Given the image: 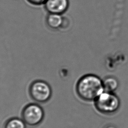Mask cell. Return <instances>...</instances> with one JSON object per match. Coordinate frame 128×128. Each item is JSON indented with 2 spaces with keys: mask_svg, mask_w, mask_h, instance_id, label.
<instances>
[{
  "mask_svg": "<svg viewBox=\"0 0 128 128\" xmlns=\"http://www.w3.org/2000/svg\"><path fill=\"white\" fill-rule=\"evenodd\" d=\"M104 90L102 80L94 74L82 76L76 86L78 96L86 102H94Z\"/></svg>",
  "mask_w": 128,
  "mask_h": 128,
  "instance_id": "1",
  "label": "cell"
},
{
  "mask_svg": "<svg viewBox=\"0 0 128 128\" xmlns=\"http://www.w3.org/2000/svg\"><path fill=\"white\" fill-rule=\"evenodd\" d=\"M104 128H116V127L112 124H108L105 126Z\"/></svg>",
  "mask_w": 128,
  "mask_h": 128,
  "instance_id": "11",
  "label": "cell"
},
{
  "mask_svg": "<svg viewBox=\"0 0 128 128\" xmlns=\"http://www.w3.org/2000/svg\"><path fill=\"white\" fill-rule=\"evenodd\" d=\"M26 1L32 5L38 6L44 5L46 0H26Z\"/></svg>",
  "mask_w": 128,
  "mask_h": 128,
  "instance_id": "9",
  "label": "cell"
},
{
  "mask_svg": "<svg viewBox=\"0 0 128 128\" xmlns=\"http://www.w3.org/2000/svg\"><path fill=\"white\" fill-rule=\"evenodd\" d=\"M70 24V22L68 19V18L66 17L63 16V20H62V22L60 26V30H64L67 28H68V26Z\"/></svg>",
  "mask_w": 128,
  "mask_h": 128,
  "instance_id": "10",
  "label": "cell"
},
{
  "mask_svg": "<svg viewBox=\"0 0 128 128\" xmlns=\"http://www.w3.org/2000/svg\"><path fill=\"white\" fill-rule=\"evenodd\" d=\"M30 96L37 103H45L48 102L52 96V89L46 82L37 80L33 81L28 88Z\"/></svg>",
  "mask_w": 128,
  "mask_h": 128,
  "instance_id": "3",
  "label": "cell"
},
{
  "mask_svg": "<svg viewBox=\"0 0 128 128\" xmlns=\"http://www.w3.org/2000/svg\"><path fill=\"white\" fill-rule=\"evenodd\" d=\"M4 128H26V124L22 118L13 117L5 122Z\"/></svg>",
  "mask_w": 128,
  "mask_h": 128,
  "instance_id": "8",
  "label": "cell"
},
{
  "mask_svg": "<svg viewBox=\"0 0 128 128\" xmlns=\"http://www.w3.org/2000/svg\"><path fill=\"white\" fill-rule=\"evenodd\" d=\"M104 90L106 92H114L119 86L118 80L113 76H108L102 80Z\"/></svg>",
  "mask_w": 128,
  "mask_h": 128,
  "instance_id": "7",
  "label": "cell"
},
{
  "mask_svg": "<svg viewBox=\"0 0 128 128\" xmlns=\"http://www.w3.org/2000/svg\"><path fill=\"white\" fill-rule=\"evenodd\" d=\"M69 5V0H46L44 6L48 14L62 15L68 10Z\"/></svg>",
  "mask_w": 128,
  "mask_h": 128,
  "instance_id": "5",
  "label": "cell"
},
{
  "mask_svg": "<svg viewBox=\"0 0 128 128\" xmlns=\"http://www.w3.org/2000/svg\"><path fill=\"white\" fill-rule=\"evenodd\" d=\"M63 20L62 14H48L46 19L47 26L52 30H60Z\"/></svg>",
  "mask_w": 128,
  "mask_h": 128,
  "instance_id": "6",
  "label": "cell"
},
{
  "mask_svg": "<svg viewBox=\"0 0 128 128\" xmlns=\"http://www.w3.org/2000/svg\"><path fill=\"white\" fill-rule=\"evenodd\" d=\"M21 118L26 126L34 127L40 124L44 118L42 108L36 103H30L24 106L21 113Z\"/></svg>",
  "mask_w": 128,
  "mask_h": 128,
  "instance_id": "4",
  "label": "cell"
},
{
  "mask_svg": "<svg viewBox=\"0 0 128 128\" xmlns=\"http://www.w3.org/2000/svg\"><path fill=\"white\" fill-rule=\"evenodd\" d=\"M94 102L98 111L104 114L116 113L120 106V100L118 96L114 92L105 90Z\"/></svg>",
  "mask_w": 128,
  "mask_h": 128,
  "instance_id": "2",
  "label": "cell"
}]
</instances>
